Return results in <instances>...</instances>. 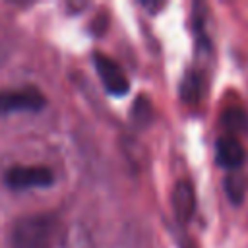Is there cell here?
Here are the masks:
<instances>
[{
	"label": "cell",
	"mask_w": 248,
	"mask_h": 248,
	"mask_svg": "<svg viewBox=\"0 0 248 248\" xmlns=\"http://www.w3.org/2000/svg\"><path fill=\"white\" fill-rule=\"evenodd\" d=\"M66 238L64 225L56 215H27L14 223L10 232L12 248H58Z\"/></svg>",
	"instance_id": "1"
},
{
	"label": "cell",
	"mask_w": 248,
	"mask_h": 248,
	"mask_svg": "<svg viewBox=\"0 0 248 248\" xmlns=\"http://www.w3.org/2000/svg\"><path fill=\"white\" fill-rule=\"evenodd\" d=\"M4 182L12 190H27V188H45L54 182V174L48 167L37 165H14L6 170Z\"/></svg>",
	"instance_id": "2"
},
{
	"label": "cell",
	"mask_w": 248,
	"mask_h": 248,
	"mask_svg": "<svg viewBox=\"0 0 248 248\" xmlns=\"http://www.w3.org/2000/svg\"><path fill=\"white\" fill-rule=\"evenodd\" d=\"M45 97L37 87H19L0 91V114L12 112H37L45 107Z\"/></svg>",
	"instance_id": "3"
},
{
	"label": "cell",
	"mask_w": 248,
	"mask_h": 248,
	"mask_svg": "<svg viewBox=\"0 0 248 248\" xmlns=\"http://www.w3.org/2000/svg\"><path fill=\"white\" fill-rule=\"evenodd\" d=\"M93 62H95V68H97V72H99V76H101V81H103V85L107 87L108 93H112V95H122V93L128 91L130 83H128V79H126V74L122 72V68H120L112 58H108V56L97 52V54L93 56Z\"/></svg>",
	"instance_id": "4"
},
{
	"label": "cell",
	"mask_w": 248,
	"mask_h": 248,
	"mask_svg": "<svg viewBox=\"0 0 248 248\" xmlns=\"http://www.w3.org/2000/svg\"><path fill=\"white\" fill-rule=\"evenodd\" d=\"M215 159L219 163V167L234 172L238 170V167L242 165L244 161V147L242 143L232 138V136H223L217 140V145H215Z\"/></svg>",
	"instance_id": "5"
},
{
	"label": "cell",
	"mask_w": 248,
	"mask_h": 248,
	"mask_svg": "<svg viewBox=\"0 0 248 248\" xmlns=\"http://www.w3.org/2000/svg\"><path fill=\"white\" fill-rule=\"evenodd\" d=\"M172 209L180 223H188L196 209V194L188 180H180L172 190Z\"/></svg>",
	"instance_id": "6"
},
{
	"label": "cell",
	"mask_w": 248,
	"mask_h": 248,
	"mask_svg": "<svg viewBox=\"0 0 248 248\" xmlns=\"http://www.w3.org/2000/svg\"><path fill=\"white\" fill-rule=\"evenodd\" d=\"M223 126L231 134L246 132V128H248V114L244 112V108L231 107V108H227L223 112Z\"/></svg>",
	"instance_id": "7"
},
{
	"label": "cell",
	"mask_w": 248,
	"mask_h": 248,
	"mask_svg": "<svg viewBox=\"0 0 248 248\" xmlns=\"http://www.w3.org/2000/svg\"><path fill=\"white\" fill-rule=\"evenodd\" d=\"M200 95V76L198 74H188L182 85V97L186 101H196Z\"/></svg>",
	"instance_id": "8"
},
{
	"label": "cell",
	"mask_w": 248,
	"mask_h": 248,
	"mask_svg": "<svg viewBox=\"0 0 248 248\" xmlns=\"http://www.w3.org/2000/svg\"><path fill=\"white\" fill-rule=\"evenodd\" d=\"M225 184H227V194H229V198L234 202V203H238L240 200H242V180H240V176H236L234 172L225 180Z\"/></svg>",
	"instance_id": "9"
},
{
	"label": "cell",
	"mask_w": 248,
	"mask_h": 248,
	"mask_svg": "<svg viewBox=\"0 0 248 248\" xmlns=\"http://www.w3.org/2000/svg\"><path fill=\"white\" fill-rule=\"evenodd\" d=\"M58 248H87V246H81V238L78 234H72V236L66 234V238L62 240V244Z\"/></svg>",
	"instance_id": "10"
}]
</instances>
